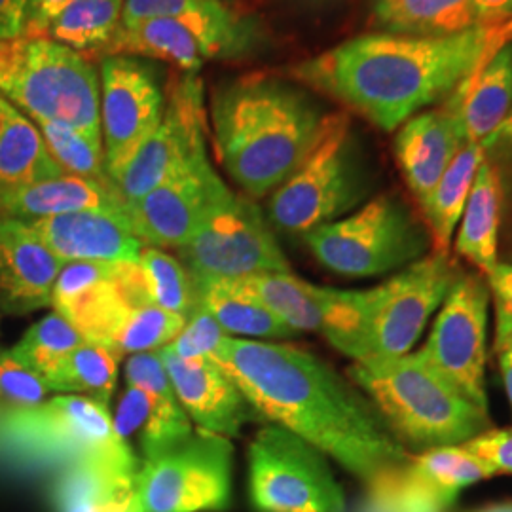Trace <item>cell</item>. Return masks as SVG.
<instances>
[{
  "mask_svg": "<svg viewBox=\"0 0 512 512\" xmlns=\"http://www.w3.org/2000/svg\"><path fill=\"white\" fill-rule=\"evenodd\" d=\"M211 357L260 420L310 442L365 484L414 456L357 385L306 349L226 336Z\"/></svg>",
  "mask_w": 512,
  "mask_h": 512,
  "instance_id": "obj_1",
  "label": "cell"
},
{
  "mask_svg": "<svg viewBox=\"0 0 512 512\" xmlns=\"http://www.w3.org/2000/svg\"><path fill=\"white\" fill-rule=\"evenodd\" d=\"M512 40V19L450 37L368 33L291 69L306 88L325 93L384 131L446 101L459 84Z\"/></svg>",
  "mask_w": 512,
  "mask_h": 512,
  "instance_id": "obj_2",
  "label": "cell"
},
{
  "mask_svg": "<svg viewBox=\"0 0 512 512\" xmlns=\"http://www.w3.org/2000/svg\"><path fill=\"white\" fill-rule=\"evenodd\" d=\"M323 118L310 93L266 74L228 80L211 97L219 162L251 200L272 194L293 173Z\"/></svg>",
  "mask_w": 512,
  "mask_h": 512,
  "instance_id": "obj_3",
  "label": "cell"
},
{
  "mask_svg": "<svg viewBox=\"0 0 512 512\" xmlns=\"http://www.w3.org/2000/svg\"><path fill=\"white\" fill-rule=\"evenodd\" d=\"M349 380L374 404L391 435L414 452L461 446L492 429L488 410L467 401L423 363L418 351L363 359L349 366Z\"/></svg>",
  "mask_w": 512,
  "mask_h": 512,
  "instance_id": "obj_4",
  "label": "cell"
},
{
  "mask_svg": "<svg viewBox=\"0 0 512 512\" xmlns=\"http://www.w3.org/2000/svg\"><path fill=\"white\" fill-rule=\"evenodd\" d=\"M372 190L370 167L348 112L325 114L308 154L268 200V220L287 234L342 219Z\"/></svg>",
  "mask_w": 512,
  "mask_h": 512,
  "instance_id": "obj_5",
  "label": "cell"
},
{
  "mask_svg": "<svg viewBox=\"0 0 512 512\" xmlns=\"http://www.w3.org/2000/svg\"><path fill=\"white\" fill-rule=\"evenodd\" d=\"M99 73L92 61L42 35L0 40V95L31 120L101 135Z\"/></svg>",
  "mask_w": 512,
  "mask_h": 512,
  "instance_id": "obj_6",
  "label": "cell"
},
{
  "mask_svg": "<svg viewBox=\"0 0 512 512\" xmlns=\"http://www.w3.org/2000/svg\"><path fill=\"white\" fill-rule=\"evenodd\" d=\"M302 238L319 264L346 277L403 270L431 247L425 222L395 194H380L348 217L323 224Z\"/></svg>",
  "mask_w": 512,
  "mask_h": 512,
  "instance_id": "obj_7",
  "label": "cell"
},
{
  "mask_svg": "<svg viewBox=\"0 0 512 512\" xmlns=\"http://www.w3.org/2000/svg\"><path fill=\"white\" fill-rule=\"evenodd\" d=\"M264 44V27L255 16L236 12L226 0H207L198 12L156 18L122 27L105 55H135L173 63L184 73H198L209 59H238Z\"/></svg>",
  "mask_w": 512,
  "mask_h": 512,
  "instance_id": "obj_8",
  "label": "cell"
},
{
  "mask_svg": "<svg viewBox=\"0 0 512 512\" xmlns=\"http://www.w3.org/2000/svg\"><path fill=\"white\" fill-rule=\"evenodd\" d=\"M177 251L196 283L291 274V264L260 207L230 188Z\"/></svg>",
  "mask_w": 512,
  "mask_h": 512,
  "instance_id": "obj_9",
  "label": "cell"
},
{
  "mask_svg": "<svg viewBox=\"0 0 512 512\" xmlns=\"http://www.w3.org/2000/svg\"><path fill=\"white\" fill-rule=\"evenodd\" d=\"M461 270L450 253L431 251L382 285L366 291L363 359L412 353Z\"/></svg>",
  "mask_w": 512,
  "mask_h": 512,
  "instance_id": "obj_10",
  "label": "cell"
},
{
  "mask_svg": "<svg viewBox=\"0 0 512 512\" xmlns=\"http://www.w3.org/2000/svg\"><path fill=\"white\" fill-rule=\"evenodd\" d=\"M249 482L258 512L346 511L325 454L277 425L268 423L251 442Z\"/></svg>",
  "mask_w": 512,
  "mask_h": 512,
  "instance_id": "obj_11",
  "label": "cell"
},
{
  "mask_svg": "<svg viewBox=\"0 0 512 512\" xmlns=\"http://www.w3.org/2000/svg\"><path fill=\"white\" fill-rule=\"evenodd\" d=\"M0 439L19 458L50 465H71L128 444L116 435L109 408L80 395L8 408L0 418Z\"/></svg>",
  "mask_w": 512,
  "mask_h": 512,
  "instance_id": "obj_12",
  "label": "cell"
},
{
  "mask_svg": "<svg viewBox=\"0 0 512 512\" xmlns=\"http://www.w3.org/2000/svg\"><path fill=\"white\" fill-rule=\"evenodd\" d=\"M232 497V444L194 431L190 439L145 459L139 473L141 512H220Z\"/></svg>",
  "mask_w": 512,
  "mask_h": 512,
  "instance_id": "obj_13",
  "label": "cell"
},
{
  "mask_svg": "<svg viewBox=\"0 0 512 512\" xmlns=\"http://www.w3.org/2000/svg\"><path fill=\"white\" fill-rule=\"evenodd\" d=\"M154 304L137 262H63L52 293L55 313L86 342L109 348L129 315Z\"/></svg>",
  "mask_w": 512,
  "mask_h": 512,
  "instance_id": "obj_14",
  "label": "cell"
},
{
  "mask_svg": "<svg viewBox=\"0 0 512 512\" xmlns=\"http://www.w3.org/2000/svg\"><path fill=\"white\" fill-rule=\"evenodd\" d=\"M490 289L482 275L459 274L418 355L467 401L488 410L484 387Z\"/></svg>",
  "mask_w": 512,
  "mask_h": 512,
  "instance_id": "obj_15",
  "label": "cell"
},
{
  "mask_svg": "<svg viewBox=\"0 0 512 512\" xmlns=\"http://www.w3.org/2000/svg\"><path fill=\"white\" fill-rule=\"evenodd\" d=\"M99 84L105 169L116 183L135 152L158 128L165 92L158 69L135 55L101 57Z\"/></svg>",
  "mask_w": 512,
  "mask_h": 512,
  "instance_id": "obj_16",
  "label": "cell"
},
{
  "mask_svg": "<svg viewBox=\"0 0 512 512\" xmlns=\"http://www.w3.org/2000/svg\"><path fill=\"white\" fill-rule=\"evenodd\" d=\"M234 281L298 334L319 332L353 361L361 357L366 291L319 287L293 274L251 275Z\"/></svg>",
  "mask_w": 512,
  "mask_h": 512,
  "instance_id": "obj_17",
  "label": "cell"
},
{
  "mask_svg": "<svg viewBox=\"0 0 512 512\" xmlns=\"http://www.w3.org/2000/svg\"><path fill=\"white\" fill-rule=\"evenodd\" d=\"M205 133L203 82L196 73L183 74L171 82L165 93V109L158 128L150 133L114 183L126 207L147 196L194 156L207 152Z\"/></svg>",
  "mask_w": 512,
  "mask_h": 512,
  "instance_id": "obj_18",
  "label": "cell"
},
{
  "mask_svg": "<svg viewBox=\"0 0 512 512\" xmlns=\"http://www.w3.org/2000/svg\"><path fill=\"white\" fill-rule=\"evenodd\" d=\"M226 190L207 152H202L147 196L129 203L126 215L145 247L179 249Z\"/></svg>",
  "mask_w": 512,
  "mask_h": 512,
  "instance_id": "obj_19",
  "label": "cell"
},
{
  "mask_svg": "<svg viewBox=\"0 0 512 512\" xmlns=\"http://www.w3.org/2000/svg\"><path fill=\"white\" fill-rule=\"evenodd\" d=\"M171 385L184 412L200 431L238 437L245 423L258 421L234 378L213 359H181L167 348L158 349Z\"/></svg>",
  "mask_w": 512,
  "mask_h": 512,
  "instance_id": "obj_20",
  "label": "cell"
},
{
  "mask_svg": "<svg viewBox=\"0 0 512 512\" xmlns=\"http://www.w3.org/2000/svg\"><path fill=\"white\" fill-rule=\"evenodd\" d=\"M23 222L63 262H137L145 247L126 211L88 209Z\"/></svg>",
  "mask_w": 512,
  "mask_h": 512,
  "instance_id": "obj_21",
  "label": "cell"
},
{
  "mask_svg": "<svg viewBox=\"0 0 512 512\" xmlns=\"http://www.w3.org/2000/svg\"><path fill=\"white\" fill-rule=\"evenodd\" d=\"M61 266L27 222L0 217V313L29 315L52 306Z\"/></svg>",
  "mask_w": 512,
  "mask_h": 512,
  "instance_id": "obj_22",
  "label": "cell"
},
{
  "mask_svg": "<svg viewBox=\"0 0 512 512\" xmlns=\"http://www.w3.org/2000/svg\"><path fill=\"white\" fill-rule=\"evenodd\" d=\"M467 145L458 116L442 105L406 120L399 129L393 150L404 181L416 202L423 203L440 177Z\"/></svg>",
  "mask_w": 512,
  "mask_h": 512,
  "instance_id": "obj_23",
  "label": "cell"
},
{
  "mask_svg": "<svg viewBox=\"0 0 512 512\" xmlns=\"http://www.w3.org/2000/svg\"><path fill=\"white\" fill-rule=\"evenodd\" d=\"M444 105L458 116L467 143L482 145L512 110V46L469 74Z\"/></svg>",
  "mask_w": 512,
  "mask_h": 512,
  "instance_id": "obj_24",
  "label": "cell"
},
{
  "mask_svg": "<svg viewBox=\"0 0 512 512\" xmlns=\"http://www.w3.org/2000/svg\"><path fill=\"white\" fill-rule=\"evenodd\" d=\"M124 376L128 385L141 387L152 397L147 425L137 437L145 459L160 456L194 435V423L179 403L158 351L131 355Z\"/></svg>",
  "mask_w": 512,
  "mask_h": 512,
  "instance_id": "obj_25",
  "label": "cell"
},
{
  "mask_svg": "<svg viewBox=\"0 0 512 512\" xmlns=\"http://www.w3.org/2000/svg\"><path fill=\"white\" fill-rule=\"evenodd\" d=\"M88 209L126 211L114 183L61 175L31 184L0 202V217L18 220L46 219Z\"/></svg>",
  "mask_w": 512,
  "mask_h": 512,
  "instance_id": "obj_26",
  "label": "cell"
},
{
  "mask_svg": "<svg viewBox=\"0 0 512 512\" xmlns=\"http://www.w3.org/2000/svg\"><path fill=\"white\" fill-rule=\"evenodd\" d=\"M65 175L37 124L0 95V202L31 184Z\"/></svg>",
  "mask_w": 512,
  "mask_h": 512,
  "instance_id": "obj_27",
  "label": "cell"
},
{
  "mask_svg": "<svg viewBox=\"0 0 512 512\" xmlns=\"http://www.w3.org/2000/svg\"><path fill=\"white\" fill-rule=\"evenodd\" d=\"M501 234V188L494 169L484 160L465 203L456 253L469 260L478 274L490 277L499 264Z\"/></svg>",
  "mask_w": 512,
  "mask_h": 512,
  "instance_id": "obj_28",
  "label": "cell"
},
{
  "mask_svg": "<svg viewBox=\"0 0 512 512\" xmlns=\"http://www.w3.org/2000/svg\"><path fill=\"white\" fill-rule=\"evenodd\" d=\"M372 21L408 37H450L476 25L473 0H372Z\"/></svg>",
  "mask_w": 512,
  "mask_h": 512,
  "instance_id": "obj_29",
  "label": "cell"
},
{
  "mask_svg": "<svg viewBox=\"0 0 512 512\" xmlns=\"http://www.w3.org/2000/svg\"><path fill=\"white\" fill-rule=\"evenodd\" d=\"M482 162V145L467 143L459 150L454 162L448 165L429 198L421 203L423 222L429 230L433 251L450 253L452 236L458 228L465 203L475 183L476 171Z\"/></svg>",
  "mask_w": 512,
  "mask_h": 512,
  "instance_id": "obj_30",
  "label": "cell"
},
{
  "mask_svg": "<svg viewBox=\"0 0 512 512\" xmlns=\"http://www.w3.org/2000/svg\"><path fill=\"white\" fill-rule=\"evenodd\" d=\"M200 304L209 311L220 329L234 336L255 340H289L296 330L277 319L253 294L243 291L234 279L198 283Z\"/></svg>",
  "mask_w": 512,
  "mask_h": 512,
  "instance_id": "obj_31",
  "label": "cell"
},
{
  "mask_svg": "<svg viewBox=\"0 0 512 512\" xmlns=\"http://www.w3.org/2000/svg\"><path fill=\"white\" fill-rule=\"evenodd\" d=\"M122 8L124 0H73L50 21L42 37L84 57H101L120 29Z\"/></svg>",
  "mask_w": 512,
  "mask_h": 512,
  "instance_id": "obj_32",
  "label": "cell"
},
{
  "mask_svg": "<svg viewBox=\"0 0 512 512\" xmlns=\"http://www.w3.org/2000/svg\"><path fill=\"white\" fill-rule=\"evenodd\" d=\"M120 357L105 346L82 344L44 376L50 391L80 395L109 408L118 382Z\"/></svg>",
  "mask_w": 512,
  "mask_h": 512,
  "instance_id": "obj_33",
  "label": "cell"
},
{
  "mask_svg": "<svg viewBox=\"0 0 512 512\" xmlns=\"http://www.w3.org/2000/svg\"><path fill=\"white\" fill-rule=\"evenodd\" d=\"M408 471L448 507L454 505L461 490L495 475L482 459L463 446H440L420 452L408 461Z\"/></svg>",
  "mask_w": 512,
  "mask_h": 512,
  "instance_id": "obj_34",
  "label": "cell"
},
{
  "mask_svg": "<svg viewBox=\"0 0 512 512\" xmlns=\"http://www.w3.org/2000/svg\"><path fill=\"white\" fill-rule=\"evenodd\" d=\"M139 264L147 277L152 302L188 321L202 308L200 291L194 277L181 260L156 247H143Z\"/></svg>",
  "mask_w": 512,
  "mask_h": 512,
  "instance_id": "obj_35",
  "label": "cell"
},
{
  "mask_svg": "<svg viewBox=\"0 0 512 512\" xmlns=\"http://www.w3.org/2000/svg\"><path fill=\"white\" fill-rule=\"evenodd\" d=\"M35 124L44 137L50 156L65 175L112 183L105 169L103 137L57 122L40 120Z\"/></svg>",
  "mask_w": 512,
  "mask_h": 512,
  "instance_id": "obj_36",
  "label": "cell"
},
{
  "mask_svg": "<svg viewBox=\"0 0 512 512\" xmlns=\"http://www.w3.org/2000/svg\"><path fill=\"white\" fill-rule=\"evenodd\" d=\"M82 344H86L84 336L54 311L27 330L10 353L44 378Z\"/></svg>",
  "mask_w": 512,
  "mask_h": 512,
  "instance_id": "obj_37",
  "label": "cell"
},
{
  "mask_svg": "<svg viewBox=\"0 0 512 512\" xmlns=\"http://www.w3.org/2000/svg\"><path fill=\"white\" fill-rule=\"evenodd\" d=\"M450 509L408 471V463L389 469L366 484L359 512H446Z\"/></svg>",
  "mask_w": 512,
  "mask_h": 512,
  "instance_id": "obj_38",
  "label": "cell"
},
{
  "mask_svg": "<svg viewBox=\"0 0 512 512\" xmlns=\"http://www.w3.org/2000/svg\"><path fill=\"white\" fill-rule=\"evenodd\" d=\"M183 317L162 310L156 304L145 306L129 315L124 329L114 338L110 351L120 359L147 351H158L171 344L184 329Z\"/></svg>",
  "mask_w": 512,
  "mask_h": 512,
  "instance_id": "obj_39",
  "label": "cell"
},
{
  "mask_svg": "<svg viewBox=\"0 0 512 512\" xmlns=\"http://www.w3.org/2000/svg\"><path fill=\"white\" fill-rule=\"evenodd\" d=\"M484 160L494 169L501 188V230L512 249V112L484 143Z\"/></svg>",
  "mask_w": 512,
  "mask_h": 512,
  "instance_id": "obj_40",
  "label": "cell"
},
{
  "mask_svg": "<svg viewBox=\"0 0 512 512\" xmlns=\"http://www.w3.org/2000/svg\"><path fill=\"white\" fill-rule=\"evenodd\" d=\"M50 387L44 378L19 363L10 351H0V399L8 408L37 406L48 399Z\"/></svg>",
  "mask_w": 512,
  "mask_h": 512,
  "instance_id": "obj_41",
  "label": "cell"
},
{
  "mask_svg": "<svg viewBox=\"0 0 512 512\" xmlns=\"http://www.w3.org/2000/svg\"><path fill=\"white\" fill-rule=\"evenodd\" d=\"M226 336L228 334L220 329L215 317L202 306L186 321L181 334L165 348L173 351L181 359L211 357Z\"/></svg>",
  "mask_w": 512,
  "mask_h": 512,
  "instance_id": "obj_42",
  "label": "cell"
},
{
  "mask_svg": "<svg viewBox=\"0 0 512 512\" xmlns=\"http://www.w3.org/2000/svg\"><path fill=\"white\" fill-rule=\"evenodd\" d=\"M495 302V353L512 346V262H499L488 277Z\"/></svg>",
  "mask_w": 512,
  "mask_h": 512,
  "instance_id": "obj_43",
  "label": "cell"
},
{
  "mask_svg": "<svg viewBox=\"0 0 512 512\" xmlns=\"http://www.w3.org/2000/svg\"><path fill=\"white\" fill-rule=\"evenodd\" d=\"M461 446L482 459L495 475H512V427L488 429Z\"/></svg>",
  "mask_w": 512,
  "mask_h": 512,
  "instance_id": "obj_44",
  "label": "cell"
},
{
  "mask_svg": "<svg viewBox=\"0 0 512 512\" xmlns=\"http://www.w3.org/2000/svg\"><path fill=\"white\" fill-rule=\"evenodd\" d=\"M207 0H124L122 27H131L141 21L156 18H179L198 12Z\"/></svg>",
  "mask_w": 512,
  "mask_h": 512,
  "instance_id": "obj_45",
  "label": "cell"
},
{
  "mask_svg": "<svg viewBox=\"0 0 512 512\" xmlns=\"http://www.w3.org/2000/svg\"><path fill=\"white\" fill-rule=\"evenodd\" d=\"M73 0H27L23 35H44L50 21Z\"/></svg>",
  "mask_w": 512,
  "mask_h": 512,
  "instance_id": "obj_46",
  "label": "cell"
},
{
  "mask_svg": "<svg viewBox=\"0 0 512 512\" xmlns=\"http://www.w3.org/2000/svg\"><path fill=\"white\" fill-rule=\"evenodd\" d=\"M25 19L27 0H0V40L23 35Z\"/></svg>",
  "mask_w": 512,
  "mask_h": 512,
  "instance_id": "obj_47",
  "label": "cell"
},
{
  "mask_svg": "<svg viewBox=\"0 0 512 512\" xmlns=\"http://www.w3.org/2000/svg\"><path fill=\"white\" fill-rule=\"evenodd\" d=\"M478 25H499L512 19V0H473Z\"/></svg>",
  "mask_w": 512,
  "mask_h": 512,
  "instance_id": "obj_48",
  "label": "cell"
},
{
  "mask_svg": "<svg viewBox=\"0 0 512 512\" xmlns=\"http://www.w3.org/2000/svg\"><path fill=\"white\" fill-rule=\"evenodd\" d=\"M499 355V368H501V376H503V385L509 397V403L512 406V346L511 348L503 349Z\"/></svg>",
  "mask_w": 512,
  "mask_h": 512,
  "instance_id": "obj_49",
  "label": "cell"
},
{
  "mask_svg": "<svg viewBox=\"0 0 512 512\" xmlns=\"http://www.w3.org/2000/svg\"><path fill=\"white\" fill-rule=\"evenodd\" d=\"M469 512H512V501L492 503V505H486V507H480V509H475V511Z\"/></svg>",
  "mask_w": 512,
  "mask_h": 512,
  "instance_id": "obj_50",
  "label": "cell"
},
{
  "mask_svg": "<svg viewBox=\"0 0 512 512\" xmlns=\"http://www.w3.org/2000/svg\"><path fill=\"white\" fill-rule=\"evenodd\" d=\"M296 4H304V6H321V4H329L332 0H293Z\"/></svg>",
  "mask_w": 512,
  "mask_h": 512,
  "instance_id": "obj_51",
  "label": "cell"
},
{
  "mask_svg": "<svg viewBox=\"0 0 512 512\" xmlns=\"http://www.w3.org/2000/svg\"><path fill=\"white\" fill-rule=\"evenodd\" d=\"M511 260H512V256H511Z\"/></svg>",
  "mask_w": 512,
  "mask_h": 512,
  "instance_id": "obj_52",
  "label": "cell"
},
{
  "mask_svg": "<svg viewBox=\"0 0 512 512\" xmlns=\"http://www.w3.org/2000/svg\"><path fill=\"white\" fill-rule=\"evenodd\" d=\"M511 112H512V110H511Z\"/></svg>",
  "mask_w": 512,
  "mask_h": 512,
  "instance_id": "obj_53",
  "label": "cell"
}]
</instances>
